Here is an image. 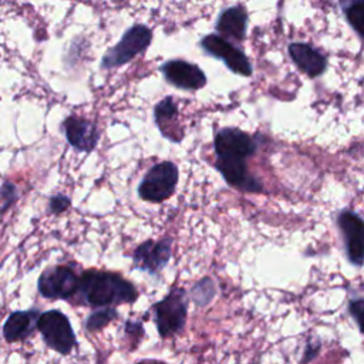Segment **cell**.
<instances>
[{
  "mask_svg": "<svg viewBox=\"0 0 364 364\" xmlns=\"http://www.w3.org/2000/svg\"><path fill=\"white\" fill-rule=\"evenodd\" d=\"M81 301L90 307H115L134 303L138 299L136 287L115 272L87 270L80 276L78 291Z\"/></svg>",
  "mask_w": 364,
  "mask_h": 364,
  "instance_id": "cell-1",
  "label": "cell"
},
{
  "mask_svg": "<svg viewBox=\"0 0 364 364\" xmlns=\"http://www.w3.org/2000/svg\"><path fill=\"white\" fill-rule=\"evenodd\" d=\"M154 321L161 338L179 334L188 318V294L182 287H172L171 291L152 304Z\"/></svg>",
  "mask_w": 364,
  "mask_h": 364,
  "instance_id": "cell-2",
  "label": "cell"
},
{
  "mask_svg": "<svg viewBox=\"0 0 364 364\" xmlns=\"http://www.w3.org/2000/svg\"><path fill=\"white\" fill-rule=\"evenodd\" d=\"M37 330L44 344L61 355H68L78 346L70 318L61 310L53 309L41 313L37 320Z\"/></svg>",
  "mask_w": 364,
  "mask_h": 364,
  "instance_id": "cell-3",
  "label": "cell"
},
{
  "mask_svg": "<svg viewBox=\"0 0 364 364\" xmlns=\"http://www.w3.org/2000/svg\"><path fill=\"white\" fill-rule=\"evenodd\" d=\"M178 179V166L171 161H162L146 171L139 182L138 195L142 200L161 203L173 195Z\"/></svg>",
  "mask_w": 364,
  "mask_h": 364,
  "instance_id": "cell-4",
  "label": "cell"
},
{
  "mask_svg": "<svg viewBox=\"0 0 364 364\" xmlns=\"http://www.w3.org/2000/svg\"><path fill=\"white\" fill-rule=\"evenodd\" d=\"M152 40V31L144 24H134L129 27L121 37V40L107 50L102 55L101 67L102 68H115L121 67L138 54L145 51Z\"/></svg>",
  "mask_w": 364,
  "mask_h": 364,
  "instance_id": "cell-5",
  "label": "cell"
},
{
  "mask_svg": "<svg viewBox=\"0 0 364 364\" xmlns=\"http://www.w3.org/2000/svg\"><path fill=\"white\" fill-rule=\"evenodd\" d=\"M80 277L70 266L47 267L37 280L38 293L48 300H70L78 291Z\"/></svg>",
  "mask_w": 364,
  "mask_h": 364,
  "instance_id": "cell-6",
  "label": "cell"
},
{
  "mask_svg": "<svg viewBox=\"0 0 364 364\" xmlns=\"http://www.w3.org/2000/svg\"><path fill=\"white\" fill-rule=\"evenodd\" d=\"M200 47L209 55L222 60L225 65L235 74L249 77L252 75V64L246 54L218 34H208L200 40Z\"/></svg>",
  "mask_w": 364,
  "mask_h": 364,
  "instance_id": "cell-7",
  "label": "cell"
},
{
  "mask_svg": "<svg viewBox=\"0 0 364 364\" xmlns=\"http://www.w3.org/2000/svg\"><path fill=\"white\" fill-rule=\"evenodd\" d=\"M337 226L343 236L348 262L354 266L364 264V219L353 210H343L337 216Z\"/></svg>",
  "mask_w": 364,
  "mask_h": 364,
  "instance_id": "cell-8",
  "label": "cell"
},
{
  "mask_svg": "<svg viewBox=\"0 0 364 364\" xmlns=\"http://www.w3.org/2000/svg\"><path fill=\"white\" fill-rule=\"evenodd\" d=\"M172 253V239L162 237L158 242L145 240L132 253L134 267L148 272L149 274H158L169 262Z\"/></svg>",
  "mask_w": 364,
  "mask_h": 364,
  "instance_id": "cell-9",
  "label": "cell"
},
{
  "mask_svg": "<svg viewBox=\"0 0 364 364\" xmlns=\"http://www.w3.org/2000/svg\"><path fill=\"white\" fill-rule=\"evenodd\" d=\"M165 80L176 88L196 91L206 85V75L196 64L185 60H169L159 67Z\"/></svg>",
  "mask_w": 364,
  "mask_h": 364,
  "instance_id": "cell-10",
  "label": "cell"
},
{
  "mask_svg": "<svg viewBox=\"0 0 364 364\" xmlns=\"http://www.w3.org/2000/svg\"><path fill=\"white\" fill-rule=\"evenodd\" d=\"M213 145L216 156H235L242 159L252 156L257 149L255 138L237 128H222L218 131Z\"/></svg>",
  "mask_w": 364,
  "mask_h": 364,
  "instance_id": "cell-11",
  "label": "cell"
},
{
  "mask_svg": "<svg viewBox=\"0 0 364 364\" xmlns=\"http://www.w3.org/2000/svg\"><path fill=\"white\" fill-rule=\"evenodd\" d=\"M215 166L230 186L243 192H262L263 186L260 181L249 172L246 159L235 156H216Z\"/></svg>",
  "mask_w": 364,
  "mask_h": 364,
  "instance_id": "cell-12",
  "label": "cell"
},
{
  "mask_svg": "<svg viewBox=\"0 0 364 364\" xmlns=\"http://www.w3.org/2000/svg\"><path fill=\"white\" fill-rule=\"evenodd\" d=\"M63 129L68 144L78 152H91L100 141V131L90 119L70 115L63 121Z\"/></svg>",
  "mask_w": 364,
  "mask_h": 364,
  "instance_id": "cell-13",
  "label": "cell"
},
{
  "mask_svg": "<svg viewBox=\"0 0 364 364\" xmlns=\"http://www.w3.org/2000/svg\"><path fill=\"white\" fill-rule=\"evenodd\" d=\"M38 309L16 310L6 318L1 334L7 343L24 341L37 330V320L40 317Z\"/></svg>",
  "mask_w": 364,
  "mask_h": 364,
  "instance_id": "cell-14",
  "label": "cell"
},
{
  "mask_svg": "<svg viewBox=\"0 0 364 364\" xmlns=\"http://www.w3.org/2000/svg\"><path fill=\"white\" fill-rule=\"evenodd\" d=\"M178 105L172 97H165L154 107V119L161 134L172 142H179L183 138L182 127L178 122Z\"/></svg>",
  "mask_w": 364,
  "mask_h": 364,
  "instance_id": "cell-15",
  "label": "cell"
},
{
  "mask_svg": "<svg viewBox=\"0 0 364 364\" xmlns=\"http://www.w3.org/2000/svg\"><path fill=\"white\" fill-rule=\"evenodd\" d=\"M289 54L293 63L311 78L323 74L327 67L326 57L307 43H291L289 46Z\"/></svg>",
  "mask_w": 364,
  "mask_h": 364,
  "instance_id": "cell-16",
  "label": "cell"
},
{
  "mask_svg": "<svg viewBox=\"0 0 364 364\" xmlns=\"http://www.w3.org/2000/svg\"><path fill=\"white\" fill-rule=\"evenodd\" d=\"M216 31L223 38H232L242 41L247 28V11L243 6H232L220 11L216 20Z\"/></svg>",
  "mask_w": 364,
  "mask_h": 364,
  "instance_id": "cell-17",
  "label": "cell"
},
{
  "mask_svg": "<svg viewBox=\"0 0 364 364\" xmlns=\"http://www.w3.org/2000/svg\"><path fill=\"white\" fill-rule=\"evenodd\" d=\"M119 316L118 310L115 307H104V309H97L92 311L84 321V330L90 334L101 331L105 328L111 321L117 320Z\"/></svg>",
  "mask_w": 364,
  "mask_h": 364,
  "instance_id": "cell-18",
  "label": "cell"
},
{
  "mask_svg": "<svg viewBox=\"0 0 364 364\" xmlns=\"http://www.w3.org/2000/svg\"><path fill=\"white\" fill-rule=\"evenodd\" d=\"M341 7L350 26L361 38H364V0L343 3Z\"/></svg>",
  "mask_w": 364,
  "mask_h": 364,
  "instance_id": "cell-19",
  "label": "cell"
},
{
  "mask_svg": "<svg viewBox=\"0 0 364 364\" xmlns=\"http://www.w3.org/2000/svg\"><path fill=\"white\" fill-rule=\"evenodd\" d=\"M215 291L216 290L213 282L209 277H205L191 289V299L196 306L203 307L210 303V300L215 296Z\"/></svg>",
  "mask_w": 364,
  "mask_h": 364,
  "instance_id": "cell-20",
  "label": "cell"
},
{
  "mask_svg": "<svg viewBox=\"0 0 364 364\" xmlns=\"http://www.w3.org/2000/svg\"><path fill=\"white\" fill-rule=\"evenodd\" d=\"M124 333H125V337L129 340L128 350L135 351L145 336L144 323L141 320H127L124 324Z\"/></svg>",
  "mask_w": 364,
  "mask_h": 364,
  "instance_id": "cell-21",
  "label": "cell"
},
{
  "mask_svg": "<svg viewBox=\"0 0 364 364\" xmlns=\"http://www.w3.org/2000/svg\"><path fill=\"white\" fill-rule=\"evenodd\" d=\"M0 199H1V209H0V212L7 210L18 199L17 189H16V186L11 182L6 181L1 185V188H0Z\"/></svg>",
  "mask_w": 364,
  "mask_h": 364,
  "instance_id": "cell-22",
  "label": "cell"
},
{
  "mask_svg": "<svg viewBox=\"0 0 364 364\" xmlns=\"http://www.w3.org/2000/svg\"><path fill=\"white\" fill-rule=\"evenodd\" d=\"M348 313L364 334V299H351L348 301Z\"/></svg>",
  "mask_w": 364,
  "mask_h": 364,
  "instance_id": "cell-23",
  "label": "cell"
},
{
  "mask_svg": "<svg viewBox=\"0 0 364 364\" xmlns=\"http://www.w3.org/2000/svg\"><path fill=\"white\" fill-rule=\"evenodd\" d=\"M71 205V199L65 196L64 193H57L50 198L48 200V212L53 215H58L64 210H67Z\"/></svg>",
  "mask_w": 364,
  "mask_h": 364,
  "instance_id": "cell-24",
  "label": "cell"
},
{
  "mask_svg": "<svg viewBox=\"0 0 364 364\" xmlns=\"http://www.w3.org/2000/svg\"><path fill=\"white\" fill-rule=\"evenodd\" d=\"M320 350H321V341H320V338L309 340V341L306 343V347H304V351H303L300 364H309L310 361H313V360L318 355Z\"/></svg>",
  "mask_w": 364,
  "mask_h": 364,
  "instance_id": "cell-25",
  "label": "cell"
},
{
  "mask_svg": "<svg viewBox=\"0 0 364 364\" xmlns=\"http://www.w3.org/2000/svg\"><path fill=\"white\" fill-rule=\"evenodd\" d=\"M135 364H168V363H165L162 360H155V358H144Z\"/></svg>",
  "mask_w": 364,
  "mask_h": 364,
  "instance_id": "cell-26",
  "label": "cell"
},
{
  "mask_svg": "<svg viewBox=\"0 0 364 364\" xmlns=\"http://www.w3.org/2000/svg\"><path fill=\"white\" fill-rule=\"evenodd\" d=\"M250 364H260L259 361H255V363H250Z\"/></svg>",
  "mask_w": 364,
  "mask_h": 364,
  "instance_id": "cell-27",
  "label": "cell"
}]
</instances>
